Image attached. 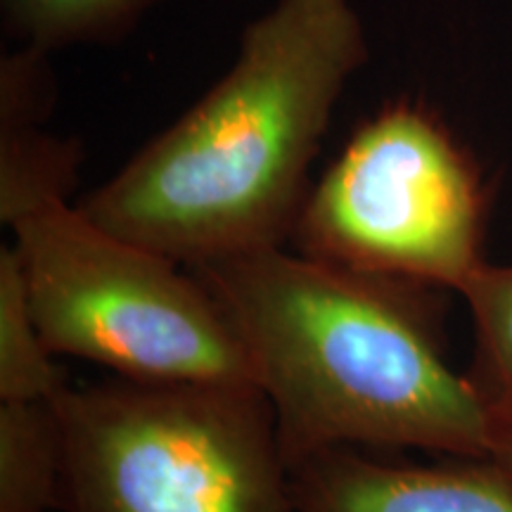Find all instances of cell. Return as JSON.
I'll list each match as a JSON object with an SVG mask.
<instances>
[{"instance_id": "1", "label": "cell", "mask_w": 512, "mask_h": 512, "mask_svg": "<svg viewBox=\"0 0 512 512\" xmlns=\"http://www.w3.org/2000/svg\"><path fill=\"white\" fill-rule=\"evenodd\" d=\"M368 60L351 0H278L242 31L228 72L76 207L188 268L287 247L337 102Z\"/></svg>"}, {"instance_id": "9", "label": "cell", "mask_w": 512, "mask_h": 512, "mask_svg": "<svg viewBox=\"0 0 512 512\" xmlns=\"http://www.w3.org/2000/svg\"><path fill=\"white\" fill-rule=\"evenodd\" d=\"M166 0H0L3 31L15 46L55 50L107 46L126 38Z\"/></svg>"}, {"instance_id": "6", "label": "cell", "mask_w": 512, "mask_h": 512, "mask_svg": "<svg viewBox=\"0 0 512 512\" xmlns=\"http://www.w3.org/2000/svg\"><path fill=\"white\" fill-rule=\"evenodd\" d=\"M297 512H512V479L489 458L392 463L330 448L290 465Z\"/></svg>"}, {"instance_id": "12", "label": "cell", "mask_w": 512, "mask_h": 512, "mask_svg": "<svg viewBox=\"0 0 512 512\" xmlns=\"http://www.w3.org/2000/svg\"><path fill=\"white\" fill-rule=\"evenodd\" d=\"M489 460L512 479V406H491Z\"/></svg>"}, {"instance_id": "3", "label": "cell", "mask_w": 512, "mask_h": 512, "mask_svg": "<svg viewBox=\"0 0 512 512\" xmlns=\"http://www.w3.org/2000/svg\"><path fill=\"white\" fill-rule=\"evenodd\" d=\"M67 512H297L271 403L252 382L69 384Z\"/></svg>"}, {"instance_id": "4", "label": "cell", "mask_w": 512, "mask_h": 512, "mask_svg": "<svg viewBox=\"0 0 512 512\" xmlns=\"http://www.w3.org/2000/svg\"><path fill=\"white\" fill-rule=\"evenodd\" d=\"M31 309L55 356L150 382H254L233 320L192 268L69 202L12 226Z\"/></svg>"}, {"instance_id": "10", "label": "cell", "mask_w": 512, "mask_h": 512, "mask_svg": "<svg viewBox=\"0 0 512 512\" xmlns=\"http://www.w3.org/2000/svg\"><path fill=\"white\" fill-rule=\"evenodd\" d=\"M69 387L31 309L17 245L0 249V401L55 399Z\"/></svg>"}, {"instance_id": "8", "label": "cell", "mask_w": 512, "mask_h": 512, "mask_svg": "<svg viewBox=\"0 0 512 512\" xmlns=\"http://www.w3.org/2000/svg\"><path fill=\"white\" fill-rule=\"evenodd\" d=\"M83 145L50 133L46 121H0V221L19 219L69 202L79 185Z\"/></svg>"}, {"instance_id": "2", "label": "cell", "mask_w": 512, "mask_h": 512, "mask_svg": "<svg viewBox=\"0 0 512 512\" xmlns=\"http://www.w3.org/2000/svg\"><path fill=\"white\" fill-rule=\"evenodd\" d=\"M192 271L233 320L290 465L330 448L489 458L491 406L444 354V290L292 247Z\"/></svg>"}, {"instance_id": "11", "label": "cell", "mask_w": 512, "mask_h": 512, "mask_svg": "<svg viewBox=\"0 0 512 512\" xmlns=\"http://www.w3.org/2000/svg\"><path fill=\"white\" fill-rule=\"evenodd\" d=\"M460 294L475 320V363L467 377L489 406H512V266L486 261Z\"/></svg>"}, {"instance_id": "7", "label": "cell", "mask_w": 512, "mask_h": 512, "mask_svg": "<svg viewBox=\"0 0 512 512\" xmlns=\"http://www.w3.org/2000/svg\"><path fill=\"white\" fill-rule=\"evenodd\" d=\"M55 399L0 401V512L62 508L64 434Z\"/></svg>"}, {"instance_id": "5", "label": "cell", "mask_w": 512, "mask_h": 512, "mask_svg": "<svg viewBox=\"0 0 512 512\" xmlns=\"http://www.w3.org/2000/svg\"><path fill=\"white\" fill-rule=\"evenodd\" d=\"M491 192L472 152L422 102L380 107L313 181L294 252L460 292L486 264Z\"/></svg>"}]
</instances>
